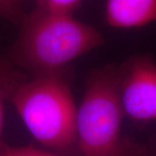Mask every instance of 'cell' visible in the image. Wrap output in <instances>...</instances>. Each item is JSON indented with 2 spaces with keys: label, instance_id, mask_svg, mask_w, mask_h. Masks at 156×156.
I'll list each match as a JSON object with an SVG mask.
<instances>
[{
  "label": "cell",
  "instance_id": "6da1fadb",
  "mask_svg": "<svg viewBox=\"0 0 156 156\" xmlns=\"http://www.w3.org/2000/svg\"><path fill=\"white\" fill-rule=\"evenodd\" d=\"M102 44L98 30L74 17L56 19L31 11L23 21L11 56L33 76L63 74L71 62Z\"/></svg>",
  "mask_w": 156,
  "mask_h": 156
},
{
  "label": "cell",
  "instance_id": "7a4b0ae2",
  "mask_svg": "<svg viewBox=\"0 0 156 156\" xmlns=\"http://www.w3.org/2000/svg\"><path fill=\"white\" fill-rule=\"evenodd\" d=\"M11 101L39 143L65 150L76 141L77 108L63 74L33 76L24 81Z\"/></svg>",
  "mask_w": 156,
  "mask_h": 156
},
{
  "label": "cell",
  "instance_id": "3957f363",
  "mask_svg": "<svg viewBox=\"0 0 156 156\" xmlns=\"http://www.w3.org/2000/svg\"><path fill=\"white\" fill-rule=\"evenodd\" d=\"M120 79L121 68L113 65L89 77L76 116V142L84 156H127L121 134Z\"/></svg>",
  "mask_w": 156,
  "mask_h": 156
},
{
  "label": "cell",
  "instance_id": "277c9868",
  "mask_svg": "<svg viewBox=\"0 0 156 156\" xmlns=\"http://www.w3.org/2000/svg\"><path fill=\"white\" fill-rule=\"evenodd\" d=\"M120 95L124 115L136 122L156 121V62L149 55L121 67Z\"/></svg>",
  "mask_w": 156,
  "mask_h": 156
},
{
  "label": "cell",
  "instance_id": "5b68a950",
  "mask_svg": "<svg viewBox=\"0 0 156 156\" xmlns=\"http://www.w3.org/2000/svg\"><path fill=\"white\" fill-rule=\"evenodd\" d=\"M105 17L114 28L142 27L156 21V0H109Z\"/></svg>",
  "mask_w": 156,
  "mask_h": 156
},
{
  "label": "cell",
  "instance_id": "8992f818",
  "mask_svg": "<svg viewBox=\"0 0 156 156\" xmlns=\"http://www.w3.org/2000/svg\"><path fill=\"white\" fill-rule=\"evenodd\" d=\"M83 5L80 0H41L36 2L33 12L50 18H72Z\"/></svg>",
  "mask_w": 156,
  "mask_h": 156
},
{
  "label": "cell",
  "instance_id": "52a82bcc",
  "mask_svg": "<svg viewBox=\"0 0 156 156\" xmlns=\"http://www.w3.org/2000/svg\"><path fill=\"white\" fill-rule=\"evenodd\" d=\"M24 81L12 70L0 65V136L4 125V100L7 96L11 98L17 87Z\"/></svg>",
  "mask_w": 156,
  "mask_h": 156
},
{
  "label": "cell",
  "instance_id": "ba28073f",
  "mask_svg": "<svg viewBox=\"0 0 156 156\" xmlns=\"http://www.w3.org/2000/svg\"><path fill=\"white\" fill-rule=\"evenodd\" d=\"M0 156H56L34 147H11L0 141Z\"/></svg>",
  "mask_w": 156,
  "mask_h": 156
},
{
  "label": "cell",
  "instance_id": "9c48e42d",
  "mask_svg": "<svg viewBox=\"0 0 156 156\" xmlns=\"http://www.w3.org/2000/svg\"><path fill=\"white\" fill-rule=\"evenodd\" d=\"M22 4L17 1H0V16L14 23H23Z\"/></svg>",
  "mask_w": 156,
  "mask_h": 156
}]
</instances>
